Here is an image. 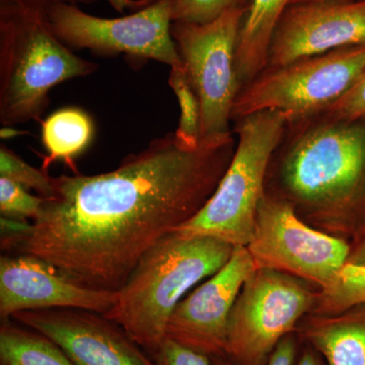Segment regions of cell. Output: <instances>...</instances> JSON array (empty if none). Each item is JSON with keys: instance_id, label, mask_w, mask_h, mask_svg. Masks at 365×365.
I'll use <instances>...</instances> for the list:
<instances>
[{"instance_id": "6da1fadb", "label": "cell", "mask_w": 365, "mask_h": 365, "mask_svg": "<svg viewBox=\"0 0 365 365\" xmlns=\"http://www.w3.org/2000/svg\"><path fill=\"white\" fill-rule=\"evenodd\" d=\"M235 148L232 136L187 150L168 133L111 172L53 178V195L16 250L81 287L117 292L153 245L202 209Z\"/></svg>"}, {"instance_id": "7a4b0ae2", "label": "cell", "mask_w": 365, "mask_h": 365, "mask_svg": "<svg viewBox=\"0 0 365 365\" xmlns=\"http://www.w3.org/2000/svg\"><path fill=\"white\" fill-rule=\"evenodd\" d=\"M266 193L292 204L307 225L352 242L365 234V118L319 113L287 122Z\"/></svg>"}, {"instance_id": "3957f363", "label": "cell", "mask_w": 365, "mask_h": 365, "mask_svg": "<svg viewBox=\"0 0 365 365\" xmlns=\"http://www.w3.org/2000/svg\"><path fill=\"white\" fill-rule=\"evenodd\" d=\"M234 248L213 237L165 235L141 257L104 316L153 355L165 339L178 304L220 270Z\"/></svg>"}, {"instance_id": "277c9868", "label": "cell", "mask_w": 365, "mask_h": 365, "mask_svg": "<svg viewBox=\"0 0 365 365\" xmlns=\"http://www.w3.org/2000/svg\"><path fill=\"white\" fill-rule=\"evenodd\" d=\"M97 63L78 56L53 32L47 11L0 0V123L39 120L54 86L90 76Z\"/></svg>"}, {"instance_id": "5b68a950", "label": "cell", "mask_w": 365, "mask_h": 365, "mask_svg": "<svg viewBox=\"0 0 365 365\" xmlns=\"http://www.w3.org/2000/svg\"><path fill=\"white\" fill-rule=\"evenodd\" d=\"M287 124V117L277 111L254 113L235 121L237 148L225 176L202 209L174 232L248 246L266 193L271 158Z\"/></svg>"}, {"instance_id": "8992f818", "label": "cell", "mask_w": 365, "mask_h": 365, "mask_svg": "<svg viewBox=\"0 0 365 365\" xmlns=\"http://www.w3.org/2000/svg\"><path fill=\"white\" fill-rule=\"evenodd\" d=\"M365 69V46L341 48L279 67H266L242 86L232 121L277 111L287 122L325 111L355 85Z\"/></svg>"}, {"instance_id": "52a82bcc", "label": "cell", "mask_w": 365, "mask_h": 365, "mask_svg": "<svg viewBox=\"0 0 365 365\" xmlns=\"http://www.w3.org/2000/svg\"><path fill=\"white\" fill-rule=\"evenodd\" d=\"M319 290L306 281L256 269L235 300L225 356L237 365H265L278 344L311 314Z\"/></svg>"}, {"instance_id": "ba28073f", "label": "cell", "mask_w": 365, "mask_h": 365, "mask_svg": "<svg viewBox=\"0 0 365 365\" xmlns=\"http://www.w3.org/2000/svg\"><path fill=\"white\" fill-rule=\"evenodd\" d=\"M247 11L232 9L203 25L173 21V39L200 103V143L234 136L230 123L242 88L235 53Z\"/></svg>"}, {"instance_id": "9c48e42d", "label": "cell", "mask_w": 365, "mask_h": 365, "mask_svg": "<svg viewBox=\"0 0 365 365\" xmlns=\"http://www.w3.org/2000/svg\"><path fill=\"white\" fill-rule=\"evenodd\" d=\"M256 269H270L328 287L347 264L351 242L321 232L302 220L292 204L265 193L248 246Z\"/></svg>"}, {"instance_id": "30bf717a", "label": "cell", "mask_w": 365, "mask_h": 365, "mask_svg": "<svg viewBox=\"0 0 365 365\" xmlns=\"http://www.w3.org/2000/svg\"><path fill=\"white\" fill-rule=\"evenodd\" d=\"M175 0H157L128 16L106 19L79 6L57 4L47 11L53 32L71 49L90 50L103 56L124 54L170 67L182 66L173 39Z\"/></svg>"}, {"instance_id": "8fae6325", "label": "cell", "mask_w": 365, "mask_h": 365, "mask_svg": "<svg viewBox=\"0 0 365 365\" xmlns=\"http://www.w3.org/2000/svg\"><path fill=\"white\" fill-rule=\"evenodd\" d=\"M255 270L248 249L235 247L227 263L178 304L165 338L209 359L225 356L232 307Z\"/></svg>"}, {"instance_id": "7c38bea8", "label": "cell", "mask_w": 365, "mask_h": 365, "mask_svg": "<svg viewBox=\"0 0 365 365\" xmlns=\"http://www.w3.org/2000/svg\"><path fill=\"white\" fill-rule=\"evenodd\" d=\"M354 46H365V0L292 4L274 30L267 67Z\"/></svg>"}, {"instance_id": "4fadbf2b", "label": "cell", "mask_w": 365, "mask_h": 365, "mask_svg": "<svg viewBox=\"0 0 365 365\" xmlns=\"http://www.w3.org/2000/svg\"><path fill=\"white\" fill-rule=\"evenodd\" d=\"M11 319L51 339L76 365H157L104 314L48 309L21 312Z\"/></svg>"}, {"instance_id": "5bb4252c", "label": "cell", "mask_w": 365, "mask_h": 365, "mask_svg": "<svg viewBox=\"0 0 365 365\" xmlns=\"http://www.w3.org/2000/svg\"><path fill=\"white\" fill-rule=\"evenodd\" d=\"M117 292L81 287L54 266L33 255L19 253L0 258V319H11L26 311L78 309L105 314Z\"/></svg>"}, {"instance_id": "9a60e30c", "label": "cell", "mask_w": 365, "mask_h": 365, "mask_svg": "<svg viewBox=\"0 0 365 365\" xmlns=\"http://www.w3.org/2000/svg\"><path fill=\"white\" fill-rule=\"evenodd\" d=\"M295 334L300 342L316 349L327 365H365V306L332 316L307 314Z\"/></svg>"}, {"instance_id": "2e32d148", "label": "cell", "mask_w": 365, "mask_h": 365, "mask_svg": "<svg viewBox=\"0 0 365 365\" xmlns=\"http://www.w3.org/2000/svg\"><path fill=\"white\" fill-rule=\"evenodd\" d=\"M292 0H252L242 20L235 53L242 88L267 67L271 38Z\"/></svg>"}, {"instance_id": "e0dca14e", "label": "cell", "mask_w": 365, "mask_h": 365, "mask_svg": "<svg viewBox=\"0 0 365 365\" xmlns=\"http://www.w3.org/2000/svg\"><path fill=\"white\" fill-rule=\"evenodd\" d=\"M95 134V125L88 113L69 107L53 113L42 123V143L47 157L42 169L57 160L71 165L74 158L90 145Z\"/></svg>"}, {"instance_id": "ac0fdd59", "label": "cell", "mask_w": 365, "mask_h": 365, "mask_svg": "<svg viewBox=\"0 0 365 365\" xmlns=\"http://www.w3.org/2000/svg\"><path fill=\"white\" fill-rule=\"evenodd\" d=\"M0 365H76L45 335L14 321L0 325Z\"/></svg>"}, {"instance_id": "d6986e66", "label": "cell", "mask_w": 365, "mask_h": 365, "mask_svg": "<svg viewBox=\"0 0 365 365\" xmlns=\"http://www.w3.org/2000/svg\"><path fill=\"white\" fill-rule=\"evenodd\" d=\"M365 306V266L346 264L328 287L319 290L311 314L332 316Z\"/></svg>"}, {"instance_id": "ffe728a7", "label": "cell", "mask_w": 365, "mask_h": 365, "mask_svg": "<svg viewBox=\"0 0 365 365\" xmlns=\"http://www.w3.org/2000/svg\"><path fill=\"white\" fill-rule=\"evenodd\" d=\"M168 83L176 95L180 107L179 125L174 132L175 137L182 148L196 150L200 146L201 107L184 64L170 67Z\"/></svg>"}, {"instance_id": "44dd1931", "label": "cell", "mask_w": 365, "mask_h": 365, "mask_svg": "<svg viewBox=\"0 0 365 365\" xmlns=\"http://www.w3.org/2000/svg\"><path fill=\"white\" fill-rule=\"evenodd\" d=\"M0 177L18 182L28 190H34L39 196L49 198L54 192L53 178L47 170L29 165L13 150L0 146Z\"/></svg>"}, {"instance_id": "7402d4cb", "label": "cell", "mask_w": 365, "mask_h": 365, "mask_svg": "<svg viewBox=\"0 0 365 365\" xmlns=\"http://www.w3.org/2000/svg\"><path fill=\"white\" fill-rule=\"evenodd\" d=\"M252 0H175L173 21L211 23L232 9H248Z\"/></svg>"}, {"instance_id": "603a6c76", "label": "cell", "mask_w": 365, "mask_h": 365, "mask_svg": "<svg viewBox=\"0 0 365 365\" xmlns=\"http://www.w3.org/2000/svg\"><path fill=\"white\" fill-rule=\"evenodd\" d=\"M44 202V197L34 196L18 182L0 177V213L4 217L34 222Z\"/></svg>"}, {"instance_id": "cb8c5ba5", "label": "cell", "mask_w": 365, "mask_h": 365, "mask_svg": "<svg viewBox=\"0 0 365 365\" xmlns=\"http://www.w3.org/2000/svg\"><path fill=\"white\" fill-rule=\"evenodd\" d=\"M322 113L340 120L365 118V69L355 85L335 104Z\"/></svg>"}, {"instance_id": "d4e9b609", "label": "cell", "mask_w": 365, "mask_h": 365, "mask_svg": "<svg viewBox=\"0 0 365 365\" xmlns=\"http://www.w3.org/2000/svg\"><path fill=\"white\" fill-rule=\"evenodd\" d=\"M157 365H211L210 359L165 338L153 354Z\"/></svg>"}, {"instance_id": "484cf974", "label": "cell", "mask_w": 365, "mask_h": 365, "mask_svg": "<svg viewBox=\"0 0 365 365\" xmlns=\"http://www.w3.org/2000/svg\"><path fill=\"white\" fill-rule=\"evenodd\" d=\"M300 346L302 342L297 334H289L275 348L265 365H294L299 356ZM210 361L211 365H237L227 356L211 357Z\"/></svg>"}, {"instance_id": "4316f807", "label": "cell", "mask_w": 365, "mask_h": 365, "mask_svg": "<svg viewBox=\"0 0 365 365\" xmlns=\"http://www.w3.org/2000/svg\"><path fill=\"white\" fill-rule=\"evenodd\" d=\"M7 1L11 2L16 6L47 11L50 7L57 6V4L81 6V4H93L98 0H7ZM106 1L109 2L118 13H124L127 9L136 11L143 9L138 0H106Z\"/></svg>"}, {"instance_id": "83f0119b", "label": "cell", "mask_w": 365, "mask_h": 365, "mask_svg": "<svg viewBox=\"0 0 365 365\" xmlns=\"http://www.w3.org/2000/svg\"><path fill=\"white\" fill-rule=\"evenodd\" d=\"M1 248L2 250L18 249L24 240L32 230L33 222L13 220L1 216Z\"/></svg>"}, {"instance_id": "f1b7e54d", "label": "cell", "mask_w": 365, "mask_h": 365, "mask_svg": "<svg viewBox=\"0 0 365 365\" xmlns=\"http://www.w3.org/2000/svg\"><path fill=\"white\" fill-rule=\"evenodd\" d=\"M294 365H327L321 354L312 346L302 343Z\"/></svg>"}, {"instance_id": "f546056e", "label": "cell", "mask_w": 365, "mask_h": 365, "mask_svg": "<svg viewBox=\"0 0 365 365\" xmlns=\"http://www.w3.org/2000/svg\"><path fill=\"white\" fill-rule=\"evenodd\" d=\"M347 263L352 264V265L365 266V234L352 242L351 252H350Z\"/></svg>"}, {"instance_id": "4dcf8cb0", "label": "cell", "mask_w": 365, "mask_h": 365, "mask_svg": "<svg viewBox=\"0 0 365 365\" xmlns=\"http://www.w3.org/2000/svg\"><path fill=\"white\" fill-rule=\"evenodd\" d=\"M25 133L26 132L16 130V129L11 128L9 126H4V128L0 130V137H1L2 139H9L14 138V137Z\"/></svg>"}, {"instance_id": "1f68e13d", "label": "cell", "mask_w": 365, "mask_h": 365, "mask_svg": "<svg viewBox=\"0 0 365 365\" xmlns=\"http://www.w3.org/2000/svg\"><path fill=\"white\" fill-rule=\"evenodd\" d=\"M139 2H140L141 6L145 7L148 6H150L151 4H153V2L157 1V0H138Z\"/></svg>"}, {"instance_id": "d6a6232c", "label": "cell", "mask_w": 365, "mask_h": 365, "mask_svg": "<svg viewBox=\"0 0 365 365\" xmlns=\"http://www.w3.org/2000/svg\"><path fill=\"white\" fill-rule=\"evenodd\" d=\"M314 1V0H292V4H299V2ZM348 1H359V0H348Z\"/></svg>"}]
</instances>
